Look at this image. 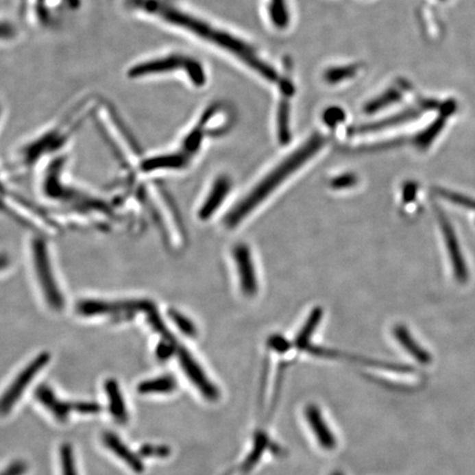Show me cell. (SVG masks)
I'll return each mask as SVG.
<instances>
[{"label": "cell", "instance_id": "obj_19", "mask_svg": "<svg viewBox=\"0 0 475 475\" xmlns=\"http://www.w3.org/2000/svg\"><path fill=\"white\" fill-rule=\"evenodd\" d=\"M393 334L395 339L400 342V345L407 351L409 356L416 358L417 361L422 364H429L431 362V356L428 351L425 350L422 345L414 339V337L411 336L409 329L404 327L403 325L395 326L393 329Z\"/></svg>", "mask_w": 475, "mask_h": 475}, {"label": "cell", "instance_id": "obj_28", "mask_svg": "<svg viewBox=\"0 0 475 475\" xmlns=\"http://www.w3.org/2000/svg\"><path fill=\"white\" fill-rule=\"evenodd\" d=\"M358 72L356 65H349V66L332 67L325 73V81L330 84L340 83L345 81L348 78H351L356 75Z\"/></svg>", "mask_w": 475, "mask_h": 475}, {"label": "cell", "instance_id": "obj_7", "mask_svg": "<svg viewBox=\"0 0 475 475\" xmlns=\"http://www.w3.org/2000/svg\"><path fill=\"white\" fill-rule=\"evenodd\" d=\"M182 151L174 150L170 152L160 153L149 158H140L134 172L141 176H156L165 173H178L186 170L192 163Z\"/></svg>", "mask_w": 475, "mask_h": 475}, {"label": "cell", "instance_id": "obj_18", "mask_svg": "<svg viewBox=\"0 0 475 475\" xmlns=\"http://www.w3.org/2000/svg\"><path fill=\"white\" fill-rule=\"evenodd\" d=\"M103 389L108 398L109 411L112 418L121 425L127 424L129 420L128 409L118 382L114 378H108L103 384Z\"/></svg>", "mask_w": 475, "mask_h": 475}, {"label": "cell", "instance_id": "obj_21", "mask_svg": "<svg viewBox=\"0 0 475 475\" xmlns=\"http://www.w3.org/2000/svg\"><path fill=\"white\" fill-rule=\"evenodd\" d=\"M178 389V382L172 376H162L152 380H145L138 385L140 394H163L172 393Z\"/></svg>", "mask_w": 475, "mask_h": 475}, {"label": "cell", "instance_id": "obj_35", "mask_svg": "<svg viewBox=\"0 0 475 475\" xmlns=\"http://www.w3.org/2000/svg\"><path fill=\"white\" fill-rule=\"evenodd\" d=\"M267 345H269V347L273 349V350L282 353L287 352L289 348H291V343L281 336L271 337L270 339H269V342H267Z\"/></svg>", "mask_w": 475, "mask_h": 475}, {"label": "cell", "instance_id": "obj_16", "mask_svg": "<svg viewBox=\"0 0 475 475\" xmlns=\"http://www.w3.org/2000/svg\"><path fill=\"white\" fill-rule=\"evenodd\" d=\"M103 445L108 448L109 450L112 451L114 454L118 456L121 461L125 462L132 471L136 473L143 472L145 470V464L142 462V458H140L138 454L132 452L127 446L121 441L117 435L112 433H105L103 434Z\"/></svg>", "mask_w": 475, "mask_h": 475}, {"label": "cell", "instance_id": "obj_23", "mask_svg": "<svg viewBox=\"0 0 475 475\" xmlns=\"http://www.w3.org/2000/svg\"><path fill=\"white\" fill-rule=\"evenodd\" d=\"M445 127V118H438L429 127L415 136L414 143L419 150H426L430 147L440 131Z\"/></svg>", "mask_w": 475, "mask_h": 475}, {"label": "cell", "instance_id": "obj_8", "mask_svg": "<svg viewBox=\"0 0 475 475\" xmlns=\"http://www.w3.org/2000/svg\"><path fill=\"white\" fill-rule=\"evenodd\" d=\"M232 188V181L228 175L221 174L211 182L205 195L202 196L196 207V219L199 223H208L216 216L225 203Z\"/></svg>", "mask_w": 475, "mask_h": 475}, {"label": "cell", "instance_id": "obj_11", "mask_svg": "<svg viewBox=\"0 0 475 475\" xmlns=\"http://www.w3.org/2000/svg\"><path fill=\"white\" fill-rule=\"evenodd\" d=\"M231 254L236 267V276L239 278L240 291L245 297L256 296L258 291V282L250 247L245 243H236L232 247Z\"/></svg>", "mask_w": 475, "mask_h": 475}, {"label": "cell", "instance_id": "obj_27", "mask_svg": "<svg viewBox=\"0 0 475 475\" xmlns=\"http://www.w3.org/2000/svg\"><path fill=\"white\" fill-rule=\"evenodd\" d=\"M271 19L278 28H285L289 25V12H287L285 0H271Z\"/></svg>", "mask_w": 475, "mask_h": 475}, {"label": "cell", "instance_id": "obj_12", "mask_svg": "<svg viewBox=\"0 0 475 475\" xmlns=\"http://www.w3.org/2000/svg\"><path fill=\"white\" fill-rule=\"evenodd\" d=\"M435 208H436L438 223L441 227L442 234L445 238L446 247H447L448 253L450 256L454 278L460 283H465L469 280V270H467V264L464 261L463 253H462L461 247H460V243H459L454 229L439 206H435Z\"/></svg>", "mask_w": 475, "mask_h": 475}, {"label": "cell", "instance_id": "obj_36", "mask_svg": "<svg viewBox=\"0 0 475 475\" xmlns=\"http://www.w3.org/2000/svg\"><path fill=\"white\" fill-rule=\"evenodd\" d=\"M416 183H413V182H409V183H406L405 186L403 187V199L405 200L406 203H409L411 200H414L416 197L417 193Z\"/></svg>", "mask_w": 475, "mask_h": 475}, {"label": "cell", "instance_id": "obj_37", "mask_svg": "<svg viewBox=\"0 0 475 475\" xmlns=\"http://www.w3.org/2000/svg\"><path fill=\"white\" fill-rule=\"evenodd\" d=\"M145 0H125V3H127V5L128 6L132 7V8L134 9H138L140 7V5H141L142 3H143Z\"/></svg>", "mask_w": 475, "mask_h": 475}, {"label": "cell", "instance_id": "obj_13", "mask_svg": "<svg viewBox=\"0 0 475 475\" xmlns=\"http://www.w3.org/2000/svg\"><path fill=\"white\" fill-rule=\"evenodd\" d=\"M305 417L320 447L326 451L334 450L337 447L336 436L332 434L327 422L324 419L320 409L313 404L306 406Z\"/></svg>", "mask_w": 475, "mask_h": 475}, {"label": "cell", "instance_id": "obj_25", "mask_svg": "<svg viewBox=\"0 0 475 475\" xmlns=\"http://www.w3.org/2000/svg\"><path fill=\"white\" fill-rule=\"evenodd\" d=\"M402 99V95L396 89H389L387 92L382 94L381 96L371 100L364 107V112L367 114H374V112H381L384 108H387L393 103H398Z\"/></svg>", "mask_w": 475, "mask_h": 475}, {"label": "cell", "instance_id": "obj_10", "mask_svg": "<svg viewBox=\"0 0 475 475\" xmlns=\"http://www.w3.org/2000/svg\"><path fill=\"white\" fill-rule=\"evenodd\" d=\"M176 356L183 372L186 374L189 381L194 384V387L199 391L200 394L210 402L219 400V389L209 380L203 367H200V364L193 356L192 353L189 352L188 349L178 345Z\"/></svg>", "mask_w": 475, "mask_h": 475}, {"label": "cell", "instance_id": "obj_33", "mask_svg": "<svg viewBox=\"0 0 475 475\" xmlns=\"http://www.w3.org/2000/svg\"><path fill=\"white\" fill-rule=\"evenodd\" d=\"M73 411L82 415H96L101 411V406L94 402H74Z\"/></svg>", "mask_w": 475, "mask_h": 475}, {"label": "cell", "instance_id": "obj_22", "mask_svg": "<svg viewBox=\"0 0 475 475\" xmlns=\"http://www.w3.org/2000/svg\"><path fill=\"white\" fill-rule=\"evenodd\" d=\"M167 319L172 325L175 326L178 330L189 339H194L198 336V329L195 325L194 320L191 317L184 314L178 308H170L167 310Z\"/></svg>", "mask_w": 475, "mask_h": 475}, {"label": "cell", "instance_id": "obj_38", "mask_svg": "<svg viewBox=\"0 0 475 475\" xmlns=\"http://www.w3.org/2000/svg\"><path fill=\"white\" fill-rule=\"evenodd\" d=\"M332 475H342V474H341V473L336 472V473H334V474H332Z\"/></svg>", "mask_w": 475, "mask_h": 475}, {"label": "cell", "instance_id": "obj_6", "mask_svg": "<svg viewBox=\"0 0 475 475\" xmlns=\"http://www.w3.org/2000/svg\"><path fill=\"white\" fill-rule=\"evenodd\" d=\"M75 114H72L70 121L66 123L58 125L52 130L47 131V134H42L38 139L23 145L18 152V163L23 169H31L36 162L42 160V156H47L49 153L54 152L63 147L67 139L72 136L73 131H75L82 125L83 120L89 114H78L77 117Z\"/></svg>", "mask_w": 475, "mask_h": 475}, {"label": "cell", "instance_id": "obj_15", "mask_svg": "<svg viewBox=\"0 0 475 475\" xmlns=\"http://www.w3.org/2000/svg\"><path fill=\"white\" fill-rule=\"evenodd\" d=\"M34 398L59 422H66L73 411L72 403L60 400L47 384H41L38 387L34 392Z\"/></svg>", "mask_w": 475, "mask_h": 475}, {"label": "cell", "instance_id": "obj_34", "mask_svg": "<svg viewBox=\"0 0 475 475\" xmlns=\"http://www.w3.org/2000/svg\"><path fill=\"white\" fill-rule=\"evenodd\" d=\"M28 471V464L23 460H16L9 464L1 475H25Z\"/></svg>", "mask_w": 475, "mask_h": 475}, {"label": "cell", "instance_id": "obj_30", "mask_svg": "<svg viewBox=\"0 0 475 475\" xmlns=\"http://www.w3.org/2000/svg\"><path fill=\"white\" fill-rule=\"evenodd\" d=\"M141 458H167L170 456L171 449L167 446L145 445L140 447Z\"/></svg>", "mask_w": 475, "mask_h": 475}, {"label": "cell", "instance_id": "obj_17", "mask_svg": "<svg viewBox=\"0 0 475 475\" xmlns=\"http://www.w3.org/2000/svg\"><path fill=\"white\" fill-rule=\"evenodd\" d=\"M267 450L276 452V450H280V449L276 447V443L272 442V440L269 438V436H267L265 433H263V431H258V433L254 435L252 450L247 454V458L245 459V461L242 462L239 467L236 470V473H234V474L245 475L250 472V471H252L254 465H256L258 461L261 460L262 454Z\"/></svg>", "mask_w": 475, "mask_h": 475}, {"label": "cell", "instance_id": "obj_9", "mask_svg": "<svg viewBox=\"0 0 475 475\" xmlns=\"http://www.w3.org/2000/svg\"><path fill=\"white\" fill-rule=\"evenodd\" d=\"M51 354L49 352L40 353L30 363L18 374L17 378L8 387L1 400V413L3 416L12 411L14 404L21 398L25 389L30 385L31 382L39 374L43 367H47L50 362Z\"/></svg>", "mask_w": 475, "mask_h": 475}, {"label": "cell", "instance_id": "obj_29", "mask_svg": "<svg viewBox=\"0 0 475 475\" xmlns=\"http://www.w3.org/2000/svg\"><path fill=\"white\" fill-rule=\"evenodd\" d=\"M435 192H436V194L440 196V197L446 200H449V202L454 204V205L461 206V207H464V208L473 209V210H475V199H473V198L467 197V196L459 194V193L452 192V191L439 188V187L435 188Z\"/></svg>", "mask_w": 475, "mask_h": 475}, {"label": "cell", "instance_id": "obj_2", "mask_svg": "<svg viewBox=\"0 0 475 475\" xmlns=\"http://www.w3.org/2000/svg\"><path fill=\"white\" fill-rule=\"evenodd\" d=\"M325 141L323 136L314 134L297 150L287 156L226 214L223 217L226 228L231 230L238 227L254 209L263 203V200L267 199L280 186V184L287 181L289 176L300 170L316 153L319 152L325 145Z\"/></svg>", "mask_w": 475, "mask_h": 475}, {"label": "cell", "instance_id": "obj_20", "mask_svg": "<svg viewBox=\"0 0 475 475\" xmlns=\"http://www.w3.org/2000/svg\"><path fill=\"white\" fill-rule=\"evenodd\" d=\"M323 309L321 307H315L314 310L311 311L308 318L306 320L303 328L300 329L297 337L295 338L294 345L300 350L305 351L310 345V339L319 325L323 318Z\"/></svg>", "mask_w": 475, "mask_h": 475}, {"label": "cell", "instance_id": "obj_1", "mask_svg": "<svg viewBox=\"0 0 475 475\" xmlns=\"http://www.w3.org/2000/svg\"><path fill=\"white\" fill-rule=\"evenodd\" d=\"M139 9L175 28L194 34L198 39L204 40L231 53L247 66L258 73L262 77L267 78V81H278V73L276 70L262 61L250 45L239 38H236L221 29L216 28L206 20L184 12L181 8L162 0H145Z\"/></svg>", "mask_w": 475, "mask_h": 475}, {"label": "cell", "instance_id": "obj_14", "mask_svg": "<svg viewBox=\"0 0 475 475\" xmlns=\"http://www.w3.org/2000/svg\"><path fill=\"white\" fill-rule=\"evenodd\" d=\"M420 112L417 109H406L403 112L392 116V117L385 118L372 123H364V125H352L349 127L347 130L348 136H360V134H373L384 129L393 128L403 123H409L411 120L417 119L419 117Z\"/></svg>", "mask_w": 475, "mask_h": 475}, {"label": "cell", "instance_id": "obj_32", "mask_svg": "<svg viewBox=\"0 0 475 475\" xmlns=\"http://www.w3.org/2000/svg\"><path fill=\"white\" fill-rule=\"evenodd\" d=\"M345 119V112L340 107H330V108L326 109L323 114L324 123L330 128H334L336 125H339Z\"/></svg>", "mask_w": 475, "mask_h": 475}, {"label": "cell", "instance_id": "obj_5", "mask_svg": "<svg viewBox=\"0 0 475 475\" xmlns=\"http://www.w3.org/2000/svg\"><path fill=\"white\" fill-rule=\"evenodd\" d=\"M156 306L140 298L84 297L74 305L75 314L84 319H103L123 323L139 315L147 317Z\"/></svg>", "mask_w": 475, "mask_h": 475}, {"label": "cell", "instance_id": "obj_26", "mask_svg": "<svg viewBox=\"0 0 475 475\" xmlns=\"http://www.w3.org/2000/svg\"><path fill=\"white\" fill-rule=\"evenodd\" d=\"M59 456L62 475H77L75 456L72 445L69 442H64L63 445L60 446Z\"/></svg>", "mask_w": 475, "mask_h": 475}, {"label": "cell", "instance_id": "obj_24", "mask_svg": "<svg viewBox=\"0 0 475 475\" xmlns=\"http://www.w3.org/2000/svg\"><path fill=\"white\" fill-rule=\"evenodd\" d=\"M278 141L285 145L291 141L292 134L289 130V100L282 99L278 110Z\"/></svg>", "mask_w": 475, "mask_h": 475}, {"label": "cell", "instance_id": "obj_31", "mask_svg": "<svg viewBox=\"0 0 475 475\" xmlns=\"http://www.w3.org/2000/svg\"><path fill=\"white\" fill-rule=\"evenodd\" d=\"M358 180L356 174H353V173H345V174H342V175L332 178L330 183H329V186L332 189L351 188V187L356 186V184H358Z\"/></svg>", "mask_w": 475, "mask_h": 475}, {"label": "cell", "instance_id": "obj_4", "mask_svg": "<svg viewBox=\"0 0 475 475\" xmlns=\"http://www.w3.org/2000/svg\"><path fill=\"white\" fill-rule=\"evenodd\" d=\"M173 74H183L186 76L187 82L197 88L207 83L205 67L200 61L182 53H170L145 60L131 65L127 71V76L131 80Z\"/></svg>", "mask_w": 475, "mask_h": 475}, {"label": "cell", "instance_id": "obj_3", "mask_svg": "<svg viewBox=\"0 0 475 475\" xmlns=\"http://www.w3.org/2000/svg\"><path fill=\"white\" fill-rule=\"evenodd\" d=\"M28 254L31 276L42 304L51 313H62L67 307L66 295L47 238L32 236Z\"/></svg>", "mask_w": 475, "mask_h": 475}]
</instances>
